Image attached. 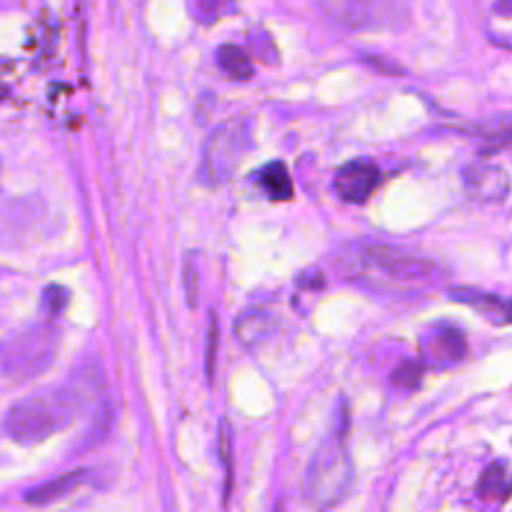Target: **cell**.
Wrapping results in <instances>:
<instances>
[{
  "label": "cell",
  "instance_id": "obj_23",
  "mask_svg": "<svg viewBox=\"0 0 512 512\" xmlns=\"http://www.w3.org/2000/svg\"><path fill=\"white\" fill-rule=\"evenodd\" d=\"M215 355H218V325H215V315L210 318V333H208V378L213 380L215 375Z\"/></svg>",
  "mask_w": 512,
  "mask_h": 512
},
{
  "label": "cell",
  "instance_id": "obj_22",
  "mask_svg": "<svg viewBox=\"0 0 512 512\" xmlns=\"http://www.w3.org/2000/svg\"><path fill=\"white\" fill-rule=\"evenodd\" d=\"M485 138H488L490 150L512 148V123L503 125V128H498V130H490V133H485Z\"/></svg>",
  "mask_w": 512,
  "mask_h": 512
},
{
  "label": "cell",
  "instance_id": "obj_1",
  "mask_svg": "<svg viewBox=\"0 0 512 512\" xmlns=\"http://www.w3.org/2000/svg\"><path fill=\"white\" fill-rule=\"evenodd\" d=\"M78 413V398L70 390H48L18 400L5 415V435L20 445H35L68 428Z\"/></svg>",
  "mask_w": 512,
  "mask_h": 512
},
{
  "label": "cell",
  "instance_id": "obj_12",
  "mask_svg": "<svg viewBox=\"0 0 512 512\" xmlns=\"http://www.w3.org/2000/svg\"><path fill=\"white\" fill-rule=\"evenodd\" d=\"M275 330H278V320H275V315L270 310H250V313H245L235 323V333L250 348L273 338Z\"/></svg>",
  "mask_w": 512,
  "mask_h": 512
},
{
  "label": "cell",
  "instance_id": "obj_18",
  "mask_svg": "<svg viewBox=\"0 0 512 512\" xmlns=\"http://www.w3.org/2000/svg\"><path fill=\"white\" fill-rule=\"evenodd\" d=\"M248 40H250V48H253V53L258 55L263 63H268V65L278 63V48H275L273 38H270L265 30H250Z\"/></svg>",
  "mask_w": 512,
  "mask_h": 512
},
{
  "label": "cell",
  "instance_id": "obj_2",
  "mask_svg": "<svg viewBox=\"0 0 512 512\" xmlns=\"http://www.w3.org/2000/svg\"><path fill=\"white\" fill-rule=\"evenodd\" d=\"M353 460L345 450V428L320 445L305 475V495L315 508H335L353 488Z\"/></svg>",
  "mask_w": 512,
  "mask_h": 512
},
{
  "label": "cell",
  "instance_id": "obj_24",
  "mask_svg": "<svg viewBox=\"0 0 512 512\" xmlns=\"http://www.w3.org/2000/svg\"><path fill=\"white\" fill-rule=\"evenodd\" d=\"M220 453H223L225 460V470H228V488H225V500H228V490H230V428L228 423H223V433H220Z\"/></svg>",
  "mask_w": 512,
  "mask_h": 512
},
{
  "label": "cell",
  "instance_id": "obj_3",
  "mask_svg": "<svg viewBox=\"0 0 512 512\" xmlns=\"http://www.w3.org/2000/svg\"><path fill=\"white\" fill-rule=\"evenodd\" d=\"M250 145H253L250 118H230L225 123H220L210 133L208 143L203 148V158H200L198 168L200 180L205 185H210V188H218V185L228 183L238 173Z\"/></svg>",
  "mask_w": 512,
  "mask_h": 512
},
{
  "label": "cell",
  "instance_id": "obj_8",
  "mask_svg": "<svg viewBox=\"0 0 512 512\" xmlns=\"http://www.w3.org/2000/svg\"><path fill=\"white\" fill-rule=\"evenodd\" d=\"M465 353H468V343H465L463 330L450 328V325L433 330L423 343V358L433 368H453L465 358Z\"/></svg>",
  "mask_w": 512,
  "mask_h": 512
},
{
  "label": "cell",
  "instance_id": "obj_9",
  "mask_svg": "<svg viewBox=\"0 0 512 512\" xmlns=\"http://www.w3.org/2000/svg\"><path fill=\"white\" fill-rule=\"evenodd\" d=\"M465 188L475 200L500 203L510 193V178L503 168L495 165H473L465 170Z\"/></svg>",
  "mask_w": 512,
  "mask_h": 512
},
{
  "label": "cell",
  "instance_id": "obj_7",
  "mask_svg": "<svg viewBox=\"0 0 512 512\" xmlns=\"http://www.w3.org/2000/svg\"><path fill=\"white\" fill-rule=\"evenodd\" d=\"M380 185L378 165L370 160H350L335 175V190L345 203H365Z\"/></svg>",
  "mask_w": 512,
  "mask_h": 512
},
{
  "label": "cell",
  "instance_id": "obj_10",
  "mask_svg": "<svg viewBox=\"0 0 512 512\" xmlns=\"http://www.w3.org/2000/svg\"><path fill=\"white\" fill-rule=\"evenodd\" d=\"M478 10L490 43L512 50V0H478Z\"/></svg>",
  "mask_w": 512,
  "mask_h": 512
},
{
  "label": "cell",
  "instance_id": "obj_5",
  "mask_svg": "<svg viewBox=\"0 0 512 512\" xmlns=\"http://www.w3.org/2000/svg\"><path fill=\"white\" fill-rule=\"evenodd\" d=\"M58 345L53 325H33L8 340L3 355V373L8 380H28L48 368Z\"/></svg>",
  "mask_w": 512,
  "mask_h": 512
},
{
  "label": "cell",
  "instance_id": "obj_15",
  "mask_svg": "<svg viewBox=\"0 0 512 512\" xmlns=\"http://www.w3.org/2000/svg\"><path fill=\"white\" fill-rule=\"evenodd\" d=\"M478 495L485 500H508L512 495V475L505 465L495 463L485 470L483 480L478 485Z\"/></svg>",
  "mask_w": 512,
  "mask_h": 512
},
{
  "label": "cell",
  "instance_id": "obj_21",
  "mask_svg": "<svg viewBox=\"0 0 512 512\" xmlns=\"http://www.w3.org/2000/svg\"><path fill=\"white\" fill-rule=\"evenodd\" d=\"M183 280H185V293H188V303H190V308H195V303H198V273H195L193 258L185 260V273H183Z\"/></svg>",
  "mask_w": 512,
  "mask_h": 512
},
{
  "label": "cell",
  "instance_id": "obj_4",
  "mask_svg": "<svg viewBox=\"0 0 512 512\" xmlns=\"http://www.w3.org/2000/svg\"><path fill=\"white\" fill-rule=\"evenodd\" d=\"M323 13L345 30H393L408 18L405 0H318Z\"/></svg>",
  "mask_w": 512,
  "mask_h": 512
},
{
  "label": "cell",
  "instance_id": "obj_20",
  "mask_svg": "<svg viewBox=\"0 0 512 512\" xmlns=\"http://www.w3.org/2000/svg\"><path fill=\"white\" fill-rule=\"evenodd\" d=\"M68 305V290L60 285H48L43 293V308L48 315H60Z\"/></svg>",
  "mask_w": 512,
  "mask_h": 512
},
{
  "label": "cell",
  "instance_id": "obj_16",
  "mask_svg": "<svg viewBox=\"0 0 512 512\" xmlns=\"http://www.w3.org/2000/svg\"><path fill=\"white\" fill-rule=\"evenodd\" d=\"M218 65L235 80L253 78V60L238 45H223V48H218Z\"/></svg>",
  "mask_w": 512,
  "mask_h": 512
},
{
  "label": "cell",
  "instance_id": "obj_13",
  "mask_svg": "<svg viewBox=\"0 0 512 512\" xmlns=\"http://www.w3.org/2000/svg\"><path fill=\"white\" fill-rule=\"evenodd\" d=\"M83 480H85V470H73V473L58 475V478H53L50 483L28 490V495H25V503L28 505H50V503H55V500H60V498H65V495L73 493V490L78 488Z\"/></svg>",
  "mask_w": 512,
  "mask_h": 512
},
{
  "label": "cell",
  "instance_id": "obj_14",
  "mask_svg": "<svg viewBox=\"0 0 512 512\" xmlns=\"http://www.w3.org/2000/svg\"><path fill=\"white\" fill-rule=\"evenodd\" d=\"M255 180L260 183V188L265 190V195L273 200H290L293 198V180H290L288 168L280 160L263 165V168L255 173Z\"/></svg>",
  "mask_w": 512,
  "mask_h": 512
},
{
  "label": "cell",
  "instance_id": "obj_11",
  "mask_svg": "<svg viewBox=\"0 0 512 512\" xmlns=\"http://www.w3.org/2000/svg\"><path fill=\"white\" fill-rule=\"evenodd\" d=\"M453 298L463 300V303L470 305V308L480 310V313H483L488 320H493L495 325L512 323V300H505L493 293H480V290H468V288L453 290Z\"/></svg>",
  "mask_w": 512,
  "mask_h": 512
},
{
  "label": "cell",
  "instance_id": "obj_17",
  "mask_svg": "<svg viewBox=\"0 0 512 512\" xmlns=\"http://www.w3.org/2000/svg\"><path fill=\"white\" fill-rule=\"evenodd\" d=\"M235 13V0H193V15L198 23L213 25L215 20Z\"/></svg>",
  "mask_w": 512,
  "mask_h": 512
},
{
  "label": "cell",
  "instance_id": "obj_19",
  "mask_svg": "<svg viewBox=\"0 0 512 512\" xmlns=\"http://www.w3.org/2000/svg\"><path fill=\"white\" fill-rule=\"evenodd\" d=\"M393 380L395 385H400V388H408V390L418 388L420 380H423V365L415 363V360H408V363H403L398 370H395Z\"/></svg>",
  "mask_w": 512,
  "mask_h": 512
},
{
  "label": "cell",
  "instance_id": "obj_6",
  "mask_svg": "<svg viewBox=\"0 0 512 512\" xmlns=\"http://www.w3.org/2000/svg\"><path fill=\"white\" fill-rule=\"evenodd\" d=\"M365 270L383 280H393V283H415V280L428 278L435 270L430 260L410 255L405 250L385 248V245H368L360 250Z\"/></svg>",
  "mask_w": 512,
  "mask_h": 512
}]
</instances>
